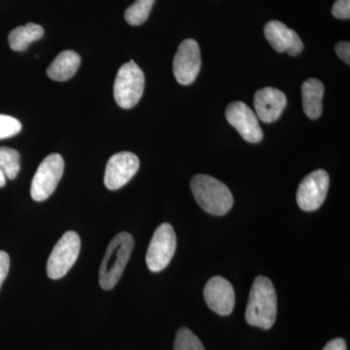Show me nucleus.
<instances>
[{"mask_svg": "<svg viewBox=\"0 0 350 350\" xmlns=\"http://www.w3.org/2000/svg\"><path fill=\"white\" fill-rule=\"evenodd\" d=\"M278 314V297L273 282L266 276H258L253 282L246 306L245 319L251 326L269 330Z\"/></svg>", "mask_w": 350, "mask_h": 350, "instance_id": "obj_1", "label": "nucleus"}, {"mask_svg": "<svg viewBox=\"0 0 350 350\" xmlns=\"http://www.w3.org/2000/svg\"><path fill=\"white\" fill-rule=\"evenodd\" d=\"M191 190L198 204L211 215H225L234 204L230 189L209 175H195L191 180Z\"/></svg>", "mask_w": 350, "mask_h": 350, "instance_id": "obj_2", "label": "nucleus"}, {"mask_svg": "<svg viewBox=\"0 0 350 350\" xmlns=\"http://www.w3.org/2000/svg\"><path fill=\"white\" fill-rule=\"evenodd\" d=\"M135 247V239L129 232H123L115 236L108 244L100 269V284L105 290L116 286L125 271Z\"/></svg>", "mask_w": 350, "mask_h": 350, "instance_id": "obj_3", "label": "nucleus"}, {"mask_svg": "<svg viewBox=\"0 0 350 350\" xmlns=\"http://www.w3.org/2000/svg\"><path fill=\"white\" fill-rule=\"evenodd\" d=\"M144 71L135 62L123 64L117 73L113 89L117 105L124 109L135 107L144 94Z\"/></svg>", "mask_w": 350, "mask_h": 350, "instance_id": "obj_4", "label": "nucleus"}, {"mask_svg": "<svg viewBox=\"0 0 350 350\" xmlns=\"http://www.w3.org/2000/svg\"><path fill=\"white\" fill-rule=\"evenodd\" d=\"M81 241L77 232H64L51 252L47 262V275L51 280H59L68 273L79 256Z\"/></svg>", "mask_w": 350, "mask_h": 350, "instance_id": "obj_5", "label": "nucleus"}, {"mask_svg": "<svg viewBox=\"0 0 350 350\" xmlns=\"http://www.w3.org/2000/svg\"><path fill=\"white\" fill-rule=\"evenodd\" d=\"M64 170V161L59 154L53 153L46 157L32 178V200L43 202L51 197L63 176Z\"/></svg>", "mask_w": 350, "mask_h": 350, "instance_id": "obj_6", "label": "nucleus"}, {"mask_svg": "<svg viewBox=\"0 0 350 350\" xmlns=\"http://www.w3.org/2000/svg\"><path fill=\"white\" fill-rule=\"evenodd\" d=\"M176 250V236L172 226L163 223L157 228L146 254V264L153 273L169 266Z\"/></svg>", "mask_w": 350, "mask_h": 350, "instance_id": "obj_7", "label": "nucleus"}, {"mask_svg": "<svg viewBox=\"0 0 350 350\" xmlns=\"http://www.w3.org/2000/svg\"><path fill=\"white\" fill-rule=\"evenodd\" d=\"M330 178L325 170H317L306 176L299 185L297 202L301 209L313 211L323 204L328 193Z\"/></svg>", "mask_w": 350, "mask_h": 350, "instance_id": "obj_8", "label": "nucleus"}, {"mask_svg": "<svg viewBox=\"0 0 350 350\" xmlns=\"http://www.w3.org/2000/svg\"><path fill=\"white\" fill-rule=\"evenodd\" d=\"M202 66L200 46L194 39H186L179 45L174 59V75L181 85H190L197 79Z\"/></svg>", "mask_w": 350, "mask_h": 350, "instance_id": "obj_9", "label": "nucleus"}, {"mask_svg": "<svg viewBox=\"0 0 350 350\" xmlns=\"http://www.w3.org/2000/svg\"><path fill=\"white\" fill-rule=\"evenodd\" d=\"M226 118L246 142L258 144L262 139V131L258 117L245 103L234 101L228 105Z\"/></svg>", "mask_w": 350, "mask_h": 350, "instance_id": "obj_10", "label": "nucleus"}, {"mask_svg": "<svg viewBox=\"0 0 350 350\" xmlns=\"http://www.w3.org/2000/svg\"><path fill=\"white\" fill-rule=\"evenodd\" d=\"M139 159L131 152H120L108 160L105 184L109 190H118L137 174Z\"/></svg>", "mask_w": 350, "mask_h": 350, "instance_id": "obj_11", "label": "nucleus"}, {"mask_svg": "<svg viewBox=\"0 0 350 350\" xmlns=\"http://www.w3.org/2000/svg\"><path fill=\"white\" fill-rule=\"evenodd\" d=\"M207 306L219 315L227 317L234 308V288L231 283L222 276H214L206 283L204 291Z\"/></svg>", "mask_w": 350, "mask_h": 350, "instance_id": "obj_12", "label": "nucleus"}, {"mask_svg": "<svg viewBox=\"0 0 350 350\" xmlns=\"http://www.w3.org/2000/svg\"><path fill=\"white\" fill-rule=\"evenodd\" d=\"M265 36L276 52H287L289 56L295 57L304 50V43L298 33L280 21H271L266 25Z\"/></svg>", "mask_w": 350, "mask_h": 350, "instance_id": "obj_13", "label": "nucleus"}, {"mask_svg": "<svg viewBox=\"0 0 350 350\" xmlns=\"http://www.w3.org/2000/svg\"><path fill=\"white\" fill-rule=\"evenodd\" d=\"M286 105V96L275 88H264L255 94V114L264 123H273L280 118Z\"/></svg>", "mask_w": 350, "mask_h": 350, "instance_id": "obj_14", "label": "nucleus"}, {"mask_svg": "<svg viewBox=\"0 0 350 350\" xmlns=\"http://www.w3.org/2000/svg\"><path fill=\"white\" fill-rule=\"evenodd\" d=\"M81 64V57L75 51H64L47 68V75L55 81L64 82L72 78Z\"/></svg>", "mask_w": 350, "mask_h": 350, "instance_id": "obj_15", "label": "nucleus"}, {"mask_svg": "<svg viewBox=\"0 0 350 350\" xmlns=\"http://www.w3.org/2000/svg\"><path fill=\"white\" fill-rule=\"evenodd\" d=\"M303 107L306 116L315 120L321 116L323 111L322 100L324 96V85L315 78L306 80L301 86Z\"/></svg>", "mask_w": 350, "mask_h": 350, "instance_id": "obj_16", "label": "nucleus"}, {"mask_svg": "<svg viewBox=\"0 0 350 350\" xmlns=\"http://www.w3.org/2000/svg\"><path fill=\"white\" fill-rule=\"evenodd\" d=\"M44 29L41 25L29 23L23 27L14 29L9 34L8 41L11 49L17 52H24L29 44L43 38Z\"/></svg>", "mask_w": 350, "mask_h": 350, "instance_id": "obj_17", "label": "nucleus"}, {"mask_svg": "<svg viewBox=\"0 0 350 350\" xmlns=\"http://www.w3.org/2000/svg\"><path fill=\"white\" fill-rule=\"evenodd\" d=\"M0 169L6 178L15 179L21 170L19 152L10 147H0Z\"/></svg>", "mask_w": 350, "mask_h": 350, "instance_id": "obj_18", "label": "nucleus"}, {"mask_svg": "<svg viewBox=\"0 0 350 350\" xmlns=\"http://www.w3.org/2000/svg\"><path fill=\"white\" fill-rule=\"evenodd\" d=\"M155 0H137L125 12V19L131 25L144 24L148 19Z\"/></svg>", "mask_w": 350, "mask_h": 350, "instance_id": "obj_19", "label": "nucleus"}, {"mask_svg": "<svg viewBox=\"0 0 350 350\" xmlns=\"http://www.w3.org/2000/svg\"><path fill=\"white\" fill-rule=\"evenodd\" d=\"M174 350H204V347L192 331L183 327L177 331Z\"/></svg>", "mask_w": 350, "mask_h": 350, "instance_id": "obj_20", "label": "nucleus"}, {"mask_svg": "<svg viewBox=\"0 0 350 350\" xmlns=\"http://www.w3.org/2000/svg\"><path fill=\"white\" fill-rule=\"evenodd\" d=\"M22 131L19 120L8 115L0 114V139L15 137Z\"/></svg>", "mask_w": 350, "mask_h": 350, "instance_id": "obj_21", "label": "nucleus"}, {"mask_svg": "<svg viewBox=\"0 0 350 350\" xmlns=\"http://www.w3.org/2000/svg\"><path fill=\"white\" fill-rule=\"evenodd\" d=\"M334 17L340 20H349L350 18V0H337L332 9Z\"/></svg>", "mask_w": 350, "mask_h": 350, "instance_id": "obj_22", "label": "nucleus"}, {"mask_svg": "<svg viewBox=\"0 0 350 350\" xmlns=\"http://www.w3.org/2000/svg\"><path fill=\"white\" fill-rule=\"evenodd\" d=\"M10 269V258L5 251L0 250V288L8 275Z\"/></svg>", "mask_w": 350, "mask_h": 350, "instance_id": "obj_23", "label": "nucleus"}, {"mask_svg": "<svg viewBox=\"0 0 350 350\" xmlns=\"http://www.w3.org/2000/svg\"><path fill=\"white\" fill-rule=\"evenodd\" d=\"M336 53H337L338 57L342 59V62H345L347 66L350 64V43L349 41L345 42V41H342V42H338L337 45H336Z\"/></svg>", "mask_w": 350, "mask_h": 350, "instance_id": "obj_24", "label": "nucleus"}, {"mask_svg": "<svg viewBox=\"0 0 350 350\" xmlns=\"http://www.w3.org/2000/svg\"><path fill=\"white\" fill-rule=\"evenodd\" d=\"M323 350H347V342L344 338H334L326 345Z\"/></svg>", "mask_w": 350, "mask_h": 350, "instance_id": "obj_25", "label": "nucleus"}, {"mask_svg": "<svg viewBox=\"0 0 350 350\" xmlns=\"http://www.w3.org/2000/svg\"><path fill=\"white\" fill-rule=\"evenodd\" d=\"M6 176L2 170L0 169V188L4 187L6 184Z\"/></svg>", "mask_w": 350, "mask_h": 350, "instance_id": "obj_26", "label": "nucleus"}]
</instances>
